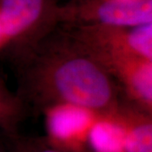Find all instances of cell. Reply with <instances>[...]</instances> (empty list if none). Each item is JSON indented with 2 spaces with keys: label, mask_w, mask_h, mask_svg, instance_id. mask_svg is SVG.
Instances as JSON below:
<instances>
[{
  "label": "cell",
  "mask_w": 152,
  "mask_h": 152,
  "mask_svg": "<svg viewBox=\"0 0 152 152\" xmlns=\"http://www.w3.org/2000/svg\"><path fill=\"white\" fill-rule=\"evenodd\" d=\"M21 86L24 96L42 108L71 103L103 113L119 103L113 79L69 41L35 49L23 67Z\"/></svg>",
  "instance_id": "1"
},
{
  "label": "cell",
  "mask_w": 152,
  "mask_h": 152,
  "mask_svg": "<svg viewBox=\"0 0 152 152\" xmlns=\"http://www.w3.org/2000/svg\"><path fill=\"white\" fill-rule=\"evenodd\" d=\"M10 45V41L6 36L5 31L4 30V28L2 26V24L0 22V50L5 48L6 47H8Z\"/></svg>",
  "instance_id": "11"
},
{
  "label": "cell",
  "mask_w": 152,
  "mask_h": 152,
  "mask_svg": "<svg viewBox=\"0 0 152 152\" xmlns=\"http://www.w3.org/2000/svg\"><path fill=\"white\" fill-rule=\"evenodd\" d=\"M45 0H0V22L10 44L27 39L41 21Z\"/></svg>",
  "instance_id": "6"
},
{
  "label": "cell",
  "mask_w": 152,
  "mask_h": 152,
  "mask_svg": "<svg viewBox=\"0 0 152 152\" xmlns=\"http://www.w3.org/2000/svg\"><path fill=\"white\" fill-rule=\"evenodd\" d=\"M67 20L133 27L152 23V0H85L62 11Z\"/></svg>",
  "instance_id": "4"
},
{
  "label": "cell",
  "mask_w": 152,
  "mask_h": 152,
  "mask_svg": "<svg viewBox=\"0 0 152 152\" xmlns=\"http://www.w3.org/2000/svg\"><path fill=\"white\" fill-rule=\"evenodd\" d=\"M44 140L64 152H86L88 134L99 112L71 103H58L43 108Z\"/></svg>",
  "instance_id": "3"
},
{
  "label": "cell",
  "mask_w": 152,
  "mask_h": 152,
  "mask_svg": "<svg viewBox=\"0 0 152 152\" xmlns=\"http://www.w3.org/2000/svg\"><path fill=\"white\" fill-rule=\"evenodd\" d=\"M86 152H126L124 129L116 107L99 113L88 134Z\"/></svg>",
  "instance_id": "8"
},
{
  "label": "cell",
  "mask_w": 152,
  "mask_h": 152,
  "mask_svg": "<svg viewBox=\"0 0 152 152\" xmlns=\"http://www.w3.org/2000/svg\"><path fill=\"white\" fill-rule=\"evenodd\" d=\"M0 152H10L8 146L6 147L1 141H0Z\"/></svg>",
  "instance_id": "12"
},
{
  "label": "cell",
  "mask_w": 152,
  "mask_h": 152,
  "mask_svg": "<svg viewBox=\"0 0 152 152\" xmlns=\"http://www.w3.org/2000/svg\"><path fill=\"white\" fill-rule=\"evenodd\" d=\"M116 112L124 129L126 152H152L151 113L120 102Z\"/></svg>",
  "instance_id": "7"
},
{
  "label": "cell",
  "mask_w": 152,
  "mask_h": 152,
  "mask_svg": "<svg viewBox=\"0 0 152 152\" xmlns=\"http://www.w3.org/2000/svg\"><path fill=\"white\" fill-rule=\"evenodd\" d=\"M69 42L106 70L129 58L152 60V23L133 27L80 26Z\"/></svg>",
  "instance_id": "2"
},
{
  "label": "cell",
  "mask_w": 152,
  "mask_h": 152,
  "mask_svg": "<svg viewBox=\"0 0 152 152\" xmlns=\"http://www.w3.org/2000/svg\"><path fill=\"white\" fill-rule=\"evenodd\" d=\"M107 72L120 82L132 104L151 113L152 60L125 58L110 66Z\"/></svg>",
  "instance_id": "5"
},
{
  "label": "cell",
  "mask_w": 152,
  "mask_h": 152,
  "mask_svg": "<svg viewBox=\"0 0 152 152\" xmlns=\"http://www.w3.org/2000/svg\"><path fill=\"white\" fill-rule=\"evenodd\" d=\"M24 103L20 96L10 92L0 83V129L15 134L17 124L24 114Z\"/></svg>",
  "instance_id": "9"
},
{
  "label": "cell",
  "mask_w": 152,
  "mask_h": 152,
  "mask_svg": "<svg viewBox=\"0 0 152 152\" xmlns=\"http://www.w3.org/2000/svg\"><path fill=\"white\" fill-rule=\"evenodd\" d=\"M10 152H64L50 146L44 138L20 137L10 135Z\"/></svg>",
  "instance_id": "10"
}]
</instances>
